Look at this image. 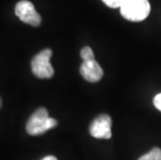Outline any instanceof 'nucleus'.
Segmentation results:
<instances>
[{
  "label": "nucleus",
  "mask_w": 161,
  "mask_h": 160,
  "mask_svg": "<svg viewBox=\"0 0 161 160\" xmlns=\"http://www.w3.org/2000/svg\"><path fill=\"white\" fill-rule=\"evenodd\" d=\"M56 126L57 121L49 117L46 108L41 107L33 112L29 120L27 121L26 131L30 135H40L50 129H53Z\"/></svg>",
  "instance_id": "f257e3e1"
},
{
  "label": "nucleus",
  "mask_w": 161,
  "mask_h": 160,
  "mask_svg": "<svg viewBox=\"0 0 161 160\" xmlns=\"http://www.w3.org/2000/svg\"><path fill=\"white\" fill-rule=\"evenodd\" d=\"M119 8L122 16L125 19L139 22L149 16L151 5L148 0H125Z\"/></svg>",
  "instance_id": "f03ea898"
},
{
  "label": "nucleus",
  "mask_w": 161,
  "mask_h": 160,
  "mask_svg": "<svg viewBox=\"0 0 161 160\" xmlns=\"http://www.w3.org/2000/svg\"><path fill=\"white\" fill-rule=\"evenodd\" d=\"M52 50L45 49L37 53L31 60L32 73L37 78H51L54 75V69L50 63Z\"/></svg>",
  "instance_id": "7ed1b4c3"
},
{
  "label": "nucleus",
  "mask_w": 161,
  "mask_h": 160,
  "mask_svg": "<svg viewBox=\"0 0 161 160\" xmlns=\"http://www.w3.org/2000/svg\"><path fill=\"white\" fill-rule=\"evenodd\" d=\"M15 13L22 22L31 26H39L41 24V21H42L40 14L36 11L35 5L27 0H22V1L17 3Z\"/></svg>",
  "instance_id": "20e7f679"
},
{
  "label": "nucleus",
  "mask_w": 161,
  "mask_h": 160,
  "mask_svg": "<svg viewBox=\"0 0 161 160\" xmlns=\"http://www.w3.org/2000/svg\"><path fill=\"white\" fill-rule=\"evenodd\" d=\"M111 118L108 114L98 115L90 126V133L95 138L109 139L111 137Z\"/></svg>",
  "instance_id": "39448f33"
},
{
  "label": "nucleus",
  "mask_w": 161,
  "mask_h": 160,
  "mask_svg": "<svg viewBox=\"0 0 161 160\" xmlns=\"http://www.w3.org/2000/svg\"><path fill=\"white\" fill-rule=\"evenodd\" d=\"M80 74L88 82H98L102 79L104 72L96 59L85 60L80 66Z\"/></svg>",
  "instance_id": "423d86ee"
},
{
  "label": "nucleus",
  "mask_w": 161,
  "mask_h": 160,
  "mask_svg": "<svg viewBox=\"0 0 161 160\" xmlns=\"http://www.w3.org/2000/svg\"><path fill=\"white\" fill-rule=\"evenodd\" d=\"M138 160H161V149L153 148L149 153L142 155Z\"/></svg>",
  "instance_id": "0eeeda50"
},
{
  "label": "nucleus",
  "mask_w": 161,
  "mask_h": 160,
  "mask_svg": "<svg viewBox=\"0 0 161 160\" xmlns=\"http://www.w3.org/2000/svg\"><path fill=\"white\" fill-rule=\"evenodd\" d=\"M80 56L81 58L83 59V62L85 60H91V59H95V55H94V52L91 47H83L81 49V52H80Z\"/></svg>",
  "instance_id": "6e6552de"
},
{
  "label": "nucleus",
  "mask_w": 161,
  "mask_h": 160,
  "mask_svg": "<svg viewBox=\"0 0 161 160\" xmlns=\"http://www.w3.org/2000/svg\"><path fill=\"white\" fill-rule=\"evenodd\" d=\"M104 3L109 8H121V5L124 3L125 0H102Z\"/></svg>",
  "instance_id": "1a4fd4ad"
},
{
  "label": "nucleus",
  "mask_w": 161,
  "mask_h": 160,
  "mask_svg": "<svg viewBox=\"0 0 161 160\" xmlns=\"http://www.w3.org/2000/svg\"><path fill=\"white\" fill-rule=\"evenodd\" d=\"M154 105H155L157 109L161 111V94H158L154 98Z\"/></svg>",
  "instance_id": "9d476101"
},
{
  "label": "nucleus",
  "mask_w": 161,
  "mask_h": 160,
  "mask_svg": "<svg viewBox=\"0 0 161 160\" xmlns=\"http://www.w3.org/2000/svg\"><path fill=\"white\" fill-rule=\"evenodd\" d=\"M42 160H57V158L54 157V156H46V157H44Z\"/></svg>",
  "instance_id": "9b49d317"
},
{
  "label": "nucleus",
  "mask_w": 161,
  "mask_h": 160,
  "mask_svg": "<svg viewBox=\"0 0 161 160\" xmlns=\"http://www.w3.org/2000/svg\"><path fill=\"white\" fill-rule=\"evenodd\" d=\"M1 104H2V101H1V98H0V107H1Z\"/></svg>",
  "instance_id": "f8f14e48"
}]
</instances>
